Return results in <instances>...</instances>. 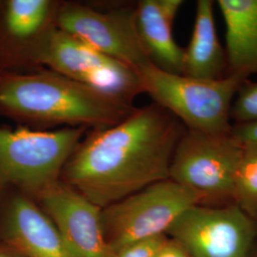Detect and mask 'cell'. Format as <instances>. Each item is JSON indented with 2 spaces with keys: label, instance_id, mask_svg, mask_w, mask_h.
<instances>
[{
  "label": "cell",
  "instance_id": "1",
  "mask_svg": "<svg viewBox=\"0 0 257 257\" xmlns=\"http://www.w3.org/2000/svg\"><path fill=\"white\" fill-rule=\"evenodd\" d=\"M186 127L156 103L137 108L109 128L88 131L65 164L60 180L104 209L169 179Z\"/></svg>",
  "mask_w": 257,
  "mask_h": 257
},
{
  "label": "cell",
  "instance_id": "2",
  "mask_svg": "<svg viewBox=\"0 0 257 257\" xmlns=\"http://www.w3.org/2000/svg\"><path fill=\"white\" fill-rule=\"evenodd\" d=\"M137 109L133 102L96 91L52 70L0 74V114L45 131L55 126L109 128Z\"/></svg>",
  "mask_w": 257,
  "mask_h": 257
},
{
  "label": "cell",
  "instance_id": "3",
  "mask_svg": "<svg viewBox=\"0 0 257 257\" xmlns=\"http://www.w3.org/2000/svg\"><path fill=\"white\" fill-rule=\"evenodd\" d=\"M138 70L141 89L154 103L173 113L186 128L228 135L230 109L248 74L231 73L218 80H204L166 73L151 62Z\"/></svg>",
  "mask_w": 257,
  "mask_h": 257
},
{
  "label": "cell",
  "instance_id": "4",
  "mask_svg": "<svg viewBox=\"0 0 257 257\" xmlns=\"http://www.w3.org/2000/svg\"><path fill=\"white\" fill-rule=\"evenodd\" d=\"M87 132L0 128V193L14 189L36 201L60 180L65 164Z\"/></svg>",
  "mask_w": 257,
  "mask_h": 257
},
{
  "label": "cell",
  "instance_id": "5",
  "mask_svg": "<svg viewBox=\"0 0 257 257\" xmlns=\"http://www.w3.org/2000/svg\"><path fill=\"white\" fill-rule=\"evenodd\" d=\"M192 190L166 179L102 209L104 237L112 252L138 242L167 234L184 211L200 205Z\"/></svg>",
  "mask_w": 257,
  "mask_h": 257
},
{
  "label": "cell",
  "instance_id": "6",
  "mask_svg": "<svg viewBox=\"0 0 257 257\" xmlns=\"http://www.w3.org/2000/svg\"><path fill=\"white\" fill-rule=\"evenodd\" d=\"M241 149L230 133L211 135L186 128L175 148L169 179L197 193L201 206L233 205Z\"/></svg>",
  "mask_w": 257,
  "mask_h": 257
},
{
  "label": "cell",
  "instance_id": "7",
  "mask_svg": "<svg viewBox=\"0 0 257 257\" xmlns=\"http://www.w3.org/2000/svg\"><path fill=\"white\" fill-rule=\"evenodd\" d=\"M34 63L127 101L134 103L138 94L143 93L137 69L57 28L37 49Z\"/></svg>",
  "mask_w": 257,
  "mask_h": 257
},
{
  "label": "cell",
  "instance_id": "8",
  "mask_svg": "<svg viewBox=\"0 0 257 257\" xmlns=\"http://www.w3.org/2000/svg\"><path fill=\"white\" fill-rule=\"evenodd\" d=\"M167 235L193 257H247L257 240V221L233 204L194 205L184 211Z\"/></svg>",
  "mask_w": 257,
  "mask_h": 257
},
{
  "label": "cell",
  "instance_id": "9",
  "mask_svg": "<svg viewBox=\"0 0 257 257\" xmlns=\"http://www.w3.org/2000/svg\"><path fill=\"white\" fill-rule=\"evenodd\" d=\"M57 29L135 69L150 63L138 36L136 4L97 10L90 5L62 2Z\"/></svg>",
  "mask_w": 257,
  "mask_h": 257
},
{
  "label": "cell",
  "instance_id": "10",
  "mask_svg": "<svg viewBox=\"0 0 257 257\" xmlns=\"http://www.w3.org/2000/svg\"><path fill=\"white\" fill-rule=\"evenodd\" d=\"M36 202L75 257H115L102 227V209L59 180Z\"/></svg>",
  "mask_w": 257,
  "mask_h": 257
},
{
  "label": "cell",
  "instance_id": "11",
  "mask_svg": "<svg viewBox=\"0 0 257 257\" xmlns=\"http://www.w3.org/2000/svg\"><path fill=\"white\" fill-rule=\"evenodd\" d=\"M0 231L4 243L25 257H75L46 213L22 193L5 204Z\"/></svg>",
  "mask_w": 257,
  "mask_h": 257
},
{
  "label": "cell",
  "instance_id": "12",
  "mask_svg": "<svg viewBox=\"0 0 257 257\" xmlns=\"http://www.w3.org/2000/svg\"><path fill=\"white\" fill-rule=\"evenodd\" d=\"M182 0H140L136 4L138 36L150 62L166 73L183 74L185 50L175 41L173 25Z\"/></svg>",
  "mask_w": 257,
  "mask_h": 257
},
{
  "label": "cell",
  "instance_id": "13",
  "mask_svg": "<svg viewBox=\"0 0 257 257\" xmlns=\"http://www.w3.org/2000/svg\"><path fill=\"white\" fill-rule=\"evenodd\" d=\"M61 4L55 0H8L4 3V32L19 45L24 61L35 65L37 49L57 28Z\"/></svg>",
  "mask_w": 257,
  "mask_h": 257
},
{
  "label": "cell",
  "instance_id": "14",
  "mask_svg": "<svg viewBox=\"0 0 257 257\" xmlns=\"http://www.w3.org/2000/svg\"><path fill=\"white\" fill-rule=\"evenodd\" d=\"M213 7L211 0L196 2L192 37L184 49L183 75L218 80L229 74L226 52L216 34Z\"/></svg>",
  "mask_w": 257,
  "mask_h": 257
},
{
  "label": "cell",
  "instance_id": "15",
  "mask_svg": "<svg viewBox=\"0 0 257 257\" xmlns=\"http://www.w3.org/2000/svg\"><path fill=\"white\" fill-rule=\"evenodd\" d=\"M226 27L228 72L257 74V0H218Z\"/></svg>",
  "mask_w": 257,
  "mask_h": 257
},
{
  "label": "cell",
  "instance_id": "16",
  "mask_svg": "<svg viewBox=\"0 0 257 257\" xmlns=\"http://www.w3.org/2000/svg\"><path fill=\"white\" fill-rule=\"evenodd\" d=\"M241 145L234 178V201L247 215L257 221V144Z\"/></svg>",
  "mask_w": 257,
  "mask_h": 257
},
{
  "label": "cell",
  "instance_id": "17",
  "mask_svg": "<svg viewBox=\"0 0 257 257\" xmlns=\"http://www.w3.org/2000/svg\"><path fill=\"white\" fill-rule=\"evenodd\" d=\"M234 125L257 122V81L246 80L239 88L230 109Z\"/></svg>",
  "mask_w": 257,
  "mask_h": 257
},
{
  "label": "cell",
  "instance_id": "18",
  "mask_svg": "<svg viewBox=\"0 0 257 257\" xmlns=\"http://www.w3.org/2000/svg\"><path fill=\"white\" fill-rule=\"evenodd\" d=\"M168 238L164 234L138 242L123 248L115 257H156Z\"/></svg>",
  "mask_w": 257,
  "mask_h": 257
},
{
  "label": "cell",
  "instance_id": "19",
  "mask_svg": "<svg viewBox=\"0 0 257 257\" xmlns=\"http://www.w3.org/2000/svg\"><path fill=\"white\" fill-rule=\"evenodd\" d=\"M230 135L240 144H245V143H256L257 144V122L232 125L230 130Z\"/></svg>",
  "mask_w": 257,
  "mask_h": 257
},
{
  "label": "cell",
  "instance_id": "20",
  "mask_svg": "<svg viewBox=\"0 0 257 257\" xmlns=\"http://www.w3.org/2000/svg\"><path fill=\"white\" fill-rule=\"evenodd\" d=\"M156 257H193L183 246L173 238H168Z\"/></svg>",
  "mask_w": 257,
  "mask_h": 257
},
{
  "label": "cell",
  "instance_id": "21",
  "mask_svg": "<svg viewBox=\"0 0 257 257\" xmlns=\"http://www.w3.org/2000/svg\"><path fill=\"white\" fill-rule=\"evenodd\" d=\"M0 257H25L19 250L4 243L0 245Z\"/></svg>",
  "mask_w": 257,
  "mask_h": 257
},
{
  "label": "cell",
  "instance_id": "22",
  "mask_svg": "<svg viewBox=\"0 0 257 257\" xmlns=\"http://www.w3.org/2000/svg\"><path fill=\"white\" fill-rule=\"evenodd\" d=\"M247 257H257V240L255 244L253 245L252 248L250 249V251H249V253H248Z\"/></svg>",
  "mask_w": 257,
  "mask_h": 257
}]
</instances>
